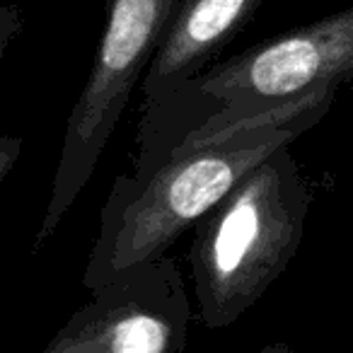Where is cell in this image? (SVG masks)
<instances>
[{"label":"cell","mask_w":353,"mask_h":353,"mask_svg":"<svg viewBox=\"0 0 353 353\" xmlns=\"http://www.w3.org/2000/svg\"><path fill=\"white\" fill-rule=\"evenodd\" d=\"M353 80V8L276 34L216 63L141 112L131 176L141 182L176 150L216 141L290 107L334 99Z\"/></svg>","instance_id":"cell-1"},{"label":"cell","mask_w":353,"mask_h":353,"mask_svg":"<svg viewBox=\"0 0 353 353\" xmlns=\"http://www.w3.org/2000/svg\"><path fill=\"white\" fill-rule=\"evenodd\" d=\"M332 102L298 104L216 141L176 150L141 182L119 174L99 213L83 285L94 290L133 266L167 256L172 245L194 230L252 167L279 148L293 145L329 112Z\"/></svg>","instance_id":"cell-2"},{"label":"cell","mask_w":353,"mask_h":353,"mask_svg":"<svg viewBox=\"0 0 353 353\" xmlns=\"http://www.w3.org/2000/svg\"><path fill=\"white\" fill-rule=\"evenodd\" d=\"M312 192L293 148L252 167L199 223L189 250L196 317L225 329L254 307L298 254Z\"/></svg>","instance_id":"cell-3"},{"label":"cell","mask_w":353,"mask_h":353,"mask_svg":"<svg viewBox=\"0 0 353 353\" xmlns=\"http://www.w3.org/2000/svg\"><path fill=\"white\" fill-rule=\"evenodd\" d=\"M179 0H109L107 25L88 83L70 109L49 206L34 235L39 252L92 179L97 162L123 117L131 94L141 88Z\"/></svg>","instance_id":"cell-4"},{"label":"cell","mask_w":353,"mask_h":353,"mask_svg":"<svg viewBox=\"0 0 353 353\" xmlns=\"http://www.w3.org/2000/svg\"><path fill=\"white\" fill-rule=\"evenodd\" d=\"M192 319L182 269L167 254L90 290L41 353H184Z\"/></svg>","instance_id":"cell-5"},{"label":"cell","mask_w":353,"mask_h":353,"mask_svg":"<svg viewBox=\"0 0 353 353\" xmlns=\"http://www.w3.org/2000/svg\"><path fill=\"white\" fill-rule=\"evenodd\" d=\"M261 6L264 0H179L141 83L143 112L201 78Z\"/></svg>","instance_id":"cell-6"},{"label":"cell","mask_w":353,"mask_h":353,"mask_svg":"<svg viewBox=\"0 0 353 353\" xmlns=\"http://www.w3.org/2000/svg\"><path fill=\"white\" fill-rule=\"evenodd\" d=\"M25 27V15L17 6H0V61L10 49L12 41L20 37Z\"/></svg>","instance_id":"cell-7"},{"label":"cell","mask_w":353,"mask_h":353,"mask_svg":"<svg viewBox=\"0 0 353 353\" xmlns=\"http://www.w3.org/2000/svg\"><path fill=\"white\" fill-rule=\"evenodd\" d=\"M22 155V138L20 136H0V187L17 165Z\"/></svg>","instance_id":"cell-8"},{"label":"cell","mask_w":353,"mask_h":353,"mask_svg":"<svg viewBox=\"0 0 353 353\" xmlns=\"http://www.w3.org/2000/svg\"><path fill=\"white\" fill-rule=\"evenodd\" d=\"M256 353H293V351H290V346H288V343H283V341H276V343H266V346H261Z\"/></svg>","instance_id":"cell-9"}]
</instances>
